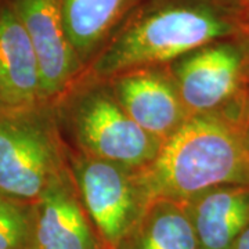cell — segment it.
I'll return each mask as SVG.
<instances>
[{
  "mask_svg": "<svg viewBox=\"0 0 249 249\" xmlns=\"http://www.w3.org/2000/svg\"><path fill=\"white\" fill-rule=\"evenodd\" d=\"M249 36V17L219 0H148L127 16L80 79L166 65L202 46Z\"/></svg>",
  "mask_w": 249,
  "mask_h": 249,
  "instance_id": "cell-1",
  "label": "cell"
},
{
  "mask_svg": "<svg viewBox=\"0 0 249 249\" xmlns=\"http://www.w3.org/2000/svg\"><path fill=\"white\" fill-rule=\"evenodd\" d=\"M134 178L145 205L186 204L216 187L249 186V119L190 116L151 163L134 170Z\"/></svg>",
  "mask_w": 249,
  "mask_h": 249,
  "instance_id": "cell-2",
  "label": "cell"
},
{
  "mask_svg": "<svg viewBox=\"0 0 249 249\" xmlns=\"http://www.w3.org/2000/svg\"><path fill=\"white\" fill-rule=\"evenodd\" d=\"M52 106L68 148L93 158L137 170L151 163L163 144L124 112L106 80L79 79Z\"/></svg>",
  "mask_w": 249,
  "mask_h": 249,
  "instance_id": "cell-3",
  "label": "cell"
},
{
  "mask_svg": "<svg viewBox=\"0 0 249 249\" xmlns=\"http://www.w3.org/2000/svg\"><path fill=\"white\" fill-rule=\"evenodd\" d=\"M52 104L0 109V193L34 204L68 169Z\"/></svg>",
  "mask_w": 249,
  "mask_h": 249,
  "instance_id": "cell-4",
  "label": "cell"
},
{
  "mask_svg": "<svg viewBox=\"0 0 249 249\" xmlns=\"http://www.w3.org/2000/svg\"><path fill=\"white\" fill-rule=\"evenodd\" d=\"M168 65L191 116L249 119V36L202 46Z\"/></svg>",
  "mask_w": 249,
  "mask_h": 249,
  "instance_id": "cell-5",
  "label": "cell"
},
{
  "mask_svg": "<svg viewBox=\"0 0 249 249\" xmlns=\"http://www.w3.org/2000/svg\"><path fill=\"white\" fill-rule=\"evenodd\" d=\"M67 158L82 205L100 240L107 249H116L147 208L134 170L70 148Z\"/></svg>",
  "mask_w": 249,
  "mask_h": 249,
  "instance_id": "cell-6",
  "label": "cell"
},
{
  "mask_svg": "<svg viewBox=\"0 0 249 249\" xmlns=\"http://www.w3.org/2000/svg\"><path fill=\"white\" fill-rule=\"evenodd\" d=\"M34 47L47 104L65 94L85 71L72 46L60 0H7Z\"/></svg>",
  "mask_w": 249,
  "mask_h": 249,
  "instance_id": "cell-7",
  "label": "cell"
},
{
  "mask_svg": "<svg viewBox=\"0 0 249 249\" xmlns=\"http://www.w3.org/2000/svg\"><path fill=\"white\" fill-rule=\"evenodd\" d=\"M124 111L144 132L166 142L190 118L169 65L142 67L106 80Z\"/></svg>",
  "mask_w": 249,
  "mask_h": 249,
  "instance_id": "cell-8",
  "label": "cell"
},
{
  "mask_svg": "<svg viewBox=\"0 0 249 249\" xmlns=\"http://www.w3.org/2000/svg\"><path fill=\"white\" fill-rule=\"evenodd\" d=\"M29 249H107L82 205L70 166L32 204Z\"/></svg>",
  "mask_w": 249,
  "mask_h": 249,
  "instance_id": "cell-9",
  "label": "cell"
},
{
  "mask_svg": "<svg viewBox=\"0 0 249 249\" xmlns=\"http://www.w3.org/2000/svg\"><path fill=\"white\" fill-rule=\"evenodd\" d=\"M47 104L27 31L7 0L0 3V109Z\"/></svg>",
  "mask_w": 249,
  "mask_h": 249,
  "instance_id": "cell-10",
  "label": "cell"
},
{
  "mask_svg": "<svg viewBox=\"0 0 249 249\" xmlns=\"http://www.w3.org/2000/svg\"><path fill=\"white\" fill-rule=\"evenodd\" d=\"M199 249H232L249 224V186H222L186 202Z\"/></svg>",
  "mask_w": 249,
  "mask_h": 249,
  "instance_id": "cell-11",
  "label": "cell"
},
{
  "mask_svg": "<svg viewBox=\"0 0 249 249\" xmlns=\"http://www.w3.org/2000/svg\"><path fill=\"white\" fill-rule=\"evenodd\" d=\"M142 0H60L72 46L86 68Z\"/></svg>",
  "mask_w": 249,
  "mask_h": 249,
  "instance_id": "cell-12",
  "label": "cell"
},
{
  "mask_svg": "<svg viewBox=\"0 0 249 249\" xmlns=\"http://www.w3.org/2000/svg\"><path fill=\"white\" fill-rule=\"evenodd\" d=\"M116 249H199L186 205L155 199Z\"/></svg>",
  "mask_w": 249,
  "mask_h": 249,
  "instance_id": "cell-13",
  "label": "cell"
},
{
  "mask_svg": "<svg viewBox=\"0 0 249 249\" xmlns=\"http://www.w3.org/2000/svg\"><path fill=\"white\" fill-rule=\"evenodd\" d=\"M32 204L0 193V249H29Z\"/></svg>",
  "mask_w": 249,
  "mask_h": 249,
  "instance_id": "cell-14",
  "label": "cell"
},
{
  "mask_svg": "<svg viewBox=\"0 0 249 249\" xmlns=\"http://www.w3.org/2000/svg\"><path fill=\"white\" fill-rule=\"evenodd\" d=\"M219 1H222L223 4L237 10L249 17V0H219Z\"/></svg>",
  "mask_w": 249,
  "mask_h": 249,
  "instance_id": "cell-15",
  "label": "cell"
},
{
  "mask_svg": "<svg viewBox=\"0 0 249 249\" xmlns=\"http://www.w3.org/2000/svg\"><path fill=\"white\" fill-rule=\"evenodd\" d=\"M232 249H249V224L248 227L241 232L238 240L235 241Z\"/></svg>",
  "mask_w": 249,
  "mask_h": 249,
  "instance_id": "cell-16",
  "label": "cell"
}]
</instances>
